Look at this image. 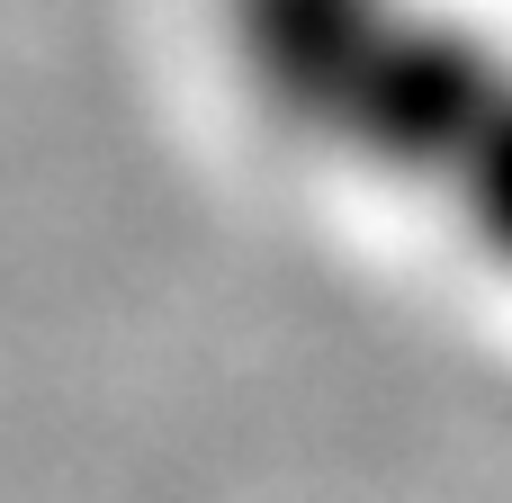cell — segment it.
Instances as JSON below:
<instances>
[{"label":"cell","mask_w":512,"mask_h":503,"mask_svg":"<svg viewBox=\"0 0 512 503\" xmlns=\"http://www.w3.org/2000/svg\"><path fill=\"white\" fill-rule=\"evenodd\" d=\"M252 99L333 144L512 270V36L441 0H216Z\"/></svg>","instance_id":"obj_1"}]
</instances>
